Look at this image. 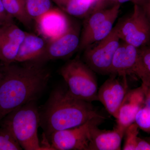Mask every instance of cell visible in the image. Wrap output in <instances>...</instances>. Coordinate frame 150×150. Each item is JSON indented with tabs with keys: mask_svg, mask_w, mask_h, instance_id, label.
I'll list each match as a JSON object with an SVG mask.
<instances>
[{
	"mask_svg": "<svg viewBox=\"0 0 150 150\" xmlns=\"http://www.w3.org/2000/svg\"><path fill=\"white\" fill-rule=\"evenodd\" d=\"M3 64L1 67L0 121L13 110L36 100L46 88L50 72L35 62Z\"/></svg>",
	"mask_w": 150,
	"mask_h": 150,
	"instance_id": "cell-1",
	"label": "cell"
},
{
	"mask_svg": "<svg viewBox=\"0 0 150 150\" xmlns=\"http://www.w3.org/2000/svg\"><path fill=\"white\" fill-rule=\"evenodd\" d=\"M140 59L147 71L150 74V46L139 48Z\"/></svg>",
	"mask_w": 150,
	"mask_h": 150,
	"instance_id": "cell-23",
	"label": "cell"
},
{
	"mask_svg": "<svg viewBox=\"0 0 150 150\" xmlns=\"http://www.w3.org/2000/svg\"><path fill=\"white\" fill-rule=\"evenodd\" d=\"M1 67H0V79H1Z\"/></svg>",
	"mask_w": 150,
	"mask_h": 150,
	"instance_id": "cell-30",
	"label": "cell"
},
{
	"mask_svg": "<svg viewBox=\"0 0 150 150\" xmlns=\"http://www.w3.org/2000/svg\"><path fill=\"white\" fill-rule=\"evenodd\" d=\"M106 1L107 0H97L96 4L93 12L99 10L101 9L106 8Z\"/></svg>",
	"mask_w": 150,
	"mask_h": 150,
	"instance_id": "cell-27",
	"label": "cell"
},
{
	"mask_svg": "<svg viewBox=\"0 0 150 150\" xmlns=\"http://www.w3.org/2000/svg\"><path fill=\"white\" fill-rule=\"evenodd\" d=\"M52 0H26L28 15L35 21L41 15L52 8Z\"/></svg>",
	"mask_w": 150,
	"mask_h": 150,
	"instance_id": "cell-19",
	"label": "cell"
},
{
	"mask_svg": "<svg viewBox=\"0 0 150 150\" xmlns=\"http://www.w3.org/2000/svg\"><path fill=\"white\" fill-rule=\"evenodd\" d=\"M139 129L150 133V108L144 106L137 112L135 122Z\"/></svg>",
	"mask_w": 150,
	"mask_h": 150,
	"instance_id": "cell-22",
	"label": "cell"
},
{
	"mask_svg": "<svg viewBox=\"0 0 150 150\" xmlns=\"http://www.w3.org/2000/svg\"><path fill=\"white\" fill-rule=\"evenodd\" d=\"M145 95L142 86L128 91L121 103L116 118L117 126L125 129L135 122L140 108L144 106Z\"/></svg>",
	"mask_w": 150,
	"mask_h": 150,
	"instance_id": "cell-13",
	"label": "cell"
},
{
	"mask_svg": "<svg viewBox=\"0 0 150 150\" xmlns=\"http://www.w3.org/2000/svg\"><path fill=\"white\" fill-rule=\"evenodd\" d=\"M47 43L43 37L33 33H25L15 62H38L45 52Z\"/></svg>",
	"mask_w": 150,
	"mask_h": 150,
	"instance_id": "cell-15",
	"label": "cell"
},
{
	"mask_svg": "<svg viewBox=\"0 0 150 150\" xmlns=\"http://www.w3.org/2000/svg\"><path fill=\"white\" fill-rule=\"evenodd\" d=\"M73 96L87 102L98 101V86L93 70L79 59L71 60L60 70Z\"/></svg>",
	"mask_w": 150,
	"mask_h": 150,
	"instance_id": "cell-4",
	"label": "cell"
},
{
	"mask_svg": "<svg viewBox=\"0 0 150 150\" xmlns=\"http://www.w3.org/2000/svg\"><path fill=\"white\" fill-rule=\"evenodd\" d=\"M58 8L71 16L86 18L93 11L97 0H52Z\"/></svg>",
	"mask_w": 150,
	"mask_h": 150,
	"instance_id": "cell-16",
	"label": "cell"
},
{
	"mask_svg": "<svg viewBox=\"0 0 150 150\" xmlns=\"http://www.w3.org/2000/svg\"><path fill=\"white\" fill-rule=\"evenodd\" d=\"M117 25L109 35L98 41L94 47L85 49V63L94 72L102 74H109L113 57L120 43Z\"/></svg>",
	"mask_w": 150,
	"mask_h": 150,
	"instance_id": "cell-6",
	"label": "cell"
},
{
	"mask_svg": "<svg viewBox=\"0 0 150 150\" xmlns=\"http://www.w3.org/2000/svg\"><path fill=\"white\" fill-rule=\"evenodd\" d=\"M25 33L14 22L0 26V61L3 64L15 62Z\"/></svg>",
	"mask_w": 150,
	"mask_h": 150,
	"instance_id": "cell-11",
	"label": "cell"
},
{
	"mask_svg": "<svg viewBox=\"0 0 150 150\" xmlns=\"http://www.w3.org/2000/svg\"><path fill=\"white\" fill-rule=\"evenodd\" d=\"M122 80L112 76L103 84L98 92V99L105 108L109 114L116 119L118 110L128 92L126 77Z\"/></svg>",
	"mask_w": 150,
	"mask_h": 150,
	"instance_id": "cell-9",
	"label": "cell"
},
{
	"mask_svg": "<svg viewBox=\"0 0 150 150\" xmlns=\"http://www.w3.org/2000/svg\"><path fill=\"white\" fill-rule=\"evenodd\" d=\"M45 52L38 62L64 59L79 48L80 36L76 28L71 25L67 32L54 40L47 41Z\"/></svg>",
	"mask_w": 150,
	"mask_h": 150,
	"instance_id": "cell-10",
	"label": "cell"
},
{
	"mask_svg": "<svg viewBox=\"0 0 150 150\" xmlns=\"http://www.w3.org/2000/svg\"><path fill=\"white\" fill-rule=\"evenodd\" d=\"M22 148L11 131L0 125V150H21Z\"/></svg>",
	"mask_w": 150,
	"mask_h": 150,
	"instance_id": "cell-20",
	"label": "cell"
},
{
	"mask_svg": "<svg viewBox=\"0 0 150 150\" xmlns=\"http://www.w3.org/2000/svg\"><path fill=\"white\" fill-rule=\"evenodd\" d=\"M134 0H118V4L121 5V4L129 1H133Z\"/></svg>",
	"mask_w": 150,
	"mask_h": 150,
	"instance_id": "cell-28",
	"label": "cell"
},
{
	"mask_svg": "<svg viewBox=\"0 0 150 150\" xmlns=\"http://www.w3.org/2000/svg\"><path fill=\"white\" fill-rule=\"evenodd\" d=\"M140 59L139 48L123 41L115 52L109 74L126 77L134 75Z\"/></svg>",
	"mask_w": 150,
	"mask_h": 150,
	"instance_id": "cell-12",
	"label": "cell"
},
{
	"mask_svg": "<svg viewBox=\"0 0 150 150\" xmlns=\"http://www.w3.org/2000/svg\"><path fill=\"white\" fill-rule=\"evenodd\" d=\"M9 14L25 27L30 28L33 20L30 17L26 8V0H2Z\"/></svg>",
	"mask_w": 150,
	"mask_h": 150,
	"instance_id": "cell-18",
	"label": "cell"
},
{
	"mask_svg": "<svg viewBox=\"0 0 150 150\" xmlns=\"http://www.w3.org/2000/svg\"><path fill=\"white\" fill-rule=\"evenodd\" d=\"M105 119L96 117L76 127L55 131L48 137L47 147L51 150H88L93 132Z\"/></svg>",
	"mask_w": 150,
	"mask_h": 150,
	"instance_id": "cell-5",
	"label": "cell"
},
{
	"mask_svg": "<svg viewBox=\"0 0 150 150\" xmlns=\"http://www.w3.org/2000/svg\"><path fill=\"white\" fill-rule=\"evenodd\" d=\"M40 122V112L34 100L9 113L0 121V125L11 131L23 149L50 150L40 144L38 135Z\"/></svg>",
	"mask_w": 150,
	"mask_h": 150,
	"instance_id": "cell-3",
	"label": "cell"
},
{
	"mask_svg": "<svg viewBox=\"0 0 150 150\" xmlns=\"http://www.w3.org/2000/svg\"><path fill=\"white\" fill-rule=\"evenodd\" d=\"M132 2L142 8L150 23V0H134Z\"/></svg>",
	"mask_w": 150,
	"mask_h": 150,
	"instance_id": "cell-25",
	"label": "cell"
},
{
	"mask_svg": "<svg viewBox=\"0 0 150 150\" xmlns=\"http://www.w3.org/2000/svg\"><path fill=\"white\" fill-rule=\"evenodd\" d=\"M139 128L136 123H132L126 128L124 134V144L123 149L135 150L138 140Z\"/></svg>",
	"mask_w": 150,
	"mask_h": 150,
	"instance_id": "cell-21",
	"label": "cell"
},
{
	"mask_svg": "<svg viewBox=\"0 0 150 150\" xmlns=\"http://www.w3.org/2000/svg\"><path fill=\"white\" fill-rule=\"evenodd\" d=\"M35 21L38 32L47 41L63 35L72 25L67 14L59 8H52Z\"/></svg>",
	"mask_w": 150,
	"mask_h": 150,
	"instance_id": "cell-8",
	"label": "cell"
},
{
	"mask_svg": "<svg viewBox=\"0 0 150 150\" xmlns=\"http://www.w3.org/2000/svg\"><path fill=\"white\" fill-rule=\"evenodd\" d=\"M146 141H147L148 142H149V143L150 144V137H149V138H148L147 139Z\"/></svg>",
	"mask_w": 150,
	"mask_h": 150,
	"instance_id": "cell-29",
	"label": "cell"
},
{
	"mask_svg": "<svg viewBox=\"0 0 150 150\" xmlns=\"http://www.w3.org/2000/svg\"><path fill=\"white\" fill-rule=\"evenodd\" d=\"M131 16L117 23L118 35L121 40L139 48L150 41V23L142 8L134 4Z\"/></svg>",
	"mask_w": 150,
	"mask_h": 150,
	"instance_id": "cell-7",
	"label": "cell"
},
{
	"mask_svg": "<svg viewBox=\"0 0 150 150\" xmlns=\"http://www.w3.org/2000/svg\"><path fill=\"white\" fill-rule=\"evenodd\" d=\"M119 11L110 16L99 26L83 38H80L79 49L85 50L93 43L102 40L109 35L113 28V25L118 17Z\"/></svg>",
	"mask_w": 150,
	"mask_h": 150,
	"instance_id": "cell-17",
	"label": "cell"
},
{
	"mask_svg": "<svg viewBox=\"0 0 150 150\" xmlns=\"http://www.w3.org/2000/svg\"><path fill=\"white\" fill-rule=\"evenodd\" d=\"M13 19L6 11L2 0H0V26L14 22Z\"/></svg>",
	"mask_w": 150,
	"mask_h": 150,
	"instance_id": "cell-24",
	"label": "cell"
},
{
	"mask_svg": "<svg viewBox=\"0 0 150 150\" xmlns=\"http://www.w3.org/2000/svg\"><path fill=\"white\" fill-rule=\"evenodd\" d=\"M150 150V144L146 140L138 138L135 150Z\"/></svg>",
	"mask_w": 150,
	"mask_h": 150,
	"instance_id": "cell-26",
	"label": "cell"
},
{
	"mask_svg": "<svg viewBox=\"0 0 150 150\" xmlns=\"http://www.w3.org/2000/svg\"><path fill=\"white\" fill-rule=\"evenodd\" d=\"M126 129L116 125L112 130H94L88 150H120Z\"/></svg>",
	"mask_w": 150,
	"mask_h": 150,
	"instance_id": "cell-14",
	"label": "cell"
},
{
	"mask_svg": "<svg viewBox=\"0 0 150 150\" xmlns=\"http://www.w3.org/2000/svg\"><path fill=\"white\" fill-rule=\"evenodd\" d=\"M39 112L40 126L46 137L55 131L74 128L92 118L104 116L91 102L73 96L68 89L54 90Z\"/></svg>",
	"mask_w": 150,
	"mask_h": 150,
	"instance_id": "cell-2",
	"label": "cell"
}]
</instances>
